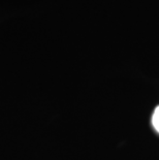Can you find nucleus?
<instances>
[{"label":"nucleus","instance_id":"1","mask_svg":"<svg viewBox=\"0 0 159 160\" xmlns=\"http://www.w3.org/2000/svg\"><path fill=\"white\" fill-rule=\"evenodd\" d=\"M152 124H153L155 130L159 133V107L155 108L153 117H152Z\"/></svg>","mask_w":159,"mask_h":160}]
</instances>
